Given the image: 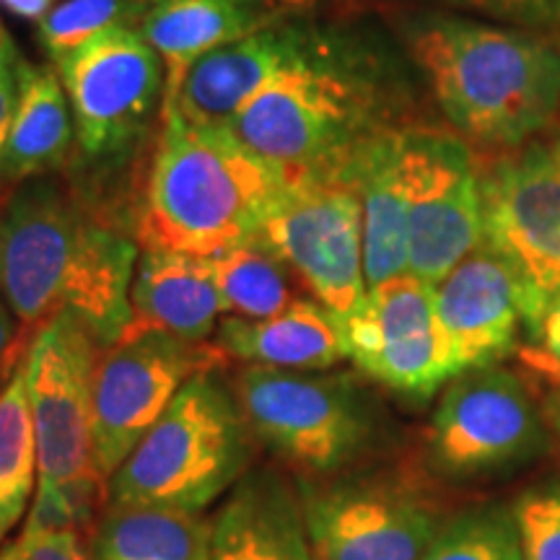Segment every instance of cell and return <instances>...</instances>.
I'll list each match as a JSON object with an SVG mask.
<instances>
[{
  "mask_svg": "<svg viewBox=\"0 0 560 560\" xmlns=\"http://www.w3.org/2000/svg\"><path fill=\"white\" fill-rule=\"evenodd\" d=\"M138 244L58 182H21L0 210V293L26 332L70 312L112 346L130 319Z\"/></svg>",
  "mask_w": 560,
  "mask_h": 560,
  "instance_id": "cell-1",
  "label": "cell"
},
{
  "mask_svg": "<svg viewBox=\"0 0 560 560\" xmlns=\"http://www.w3.org/2000/svg\"><path fill=\"white\" fill-rule=\"evenodd\" d=\"M405 42L446 122L472 149L511 151L552 128L560 109V47L552 37L423 16Z\"/></svg>",
  "mask_w": 560,
  "mask_h": 560,
  "instance_id": "cell-2",
  "label": "cell"
},
{
  "mask_svg": "<svg viewBox=\"0 0 560 560\" xmlns=\"http://www.w3.org/2000/svg\"><path fill=\"white\" fill-rule=\"evenodd\" d=\"M384 128L387 94L369 62L301 32L296 50L226 130L289 182L346 172Z\"/></svg>",
  "mask_w": 560,
  "mask_h": 560,
  "instance_id": "cell-3",
  "label": "cell"
},
{
  "mask_svg": "<svg viewBox=\"0 0 560 560\" xmlns=\"http://www.w3.org/2000/svg\"><path fill=\"white\" fill-rule=\"evenodd\" d=\"M161 138L132 240L143 252L215 257L257 234L285 179L226 128L161 109Z\"/></svg>",
  "mask_w": 560,
  "mask_h": 560,
  "instance_id": "cell-4",
  "label": "cell"
},
{
  "mask_svg": "<svg viewBox=\"0 0 560 560\" xmlns=\"http://www.w3.org/2000/svg\"><path fill=\"white\" fill-rule=\"evenodd\" d=\"M221 371L192 376L109 478V503L202 511L249 472L252 433Z\"/></svg>",
  "mask_w": 560,
  "mask_h": 560,
  "instance_id": "cell-5",
  "label": "cell"
},
{
  "mask_svg": "<svg viewBox=\"0 0 560 560\" xmlns=\"http://www.w3.org/2000/svg\"><path fill=\"white\" fill-rule=\"evenodd\" d=\"M102 348L75 314L60 312L39 327L24 361L37 433V480L62 488L89 537L100 522L96 509L109 499L91 429V382Z\"/></svg>",
  "mask_w": 560,
  "mask_h": 560,
  "instance_id": "cell-6",
  "label": "cell"
},
{
  "mask_svg": "<svg viewBox=\"0 0 560 560\" xmlns=\"http://www.w3.org/2000/svg\"><path fill=\"white\" fill-rule=\"evenodd\" d=\"M480 190L482 244L520 280L527 330L560 293V130L490 153Z\"/></svg>",
  "mask_w": 560,
  "mask_h": 560,
  "instance_id": "cell-7",
  "label": "cell"
},
{
  "mask_svg": "<svg viewBox=\"0 0 560 560\" xmlns=\"http://www.w3.org/2000/svg\"><path fill=\"white\" fill-rule=\"evenodd\" d=\"M231 387L257 444L306 478L338 472L371 439L366 402L340 374L247 363Z\"/></svg>",
  "mask_w": 560,
  "mask_h": 560,
  "instance_id": "cell-8",
  "label": "cell"
},
{
  "mask_svg": "<svg viewBox=\"0 0 560 560\" xmlns=\"http://www.w3.org/2000/svg\"><path fill=\"white\" fill-rule=\"evenodd\" d=\"M255 236L335 317H346L361 304L366 293L363 206L348 172L285 182Z\"/></svg>",
  "mask_w": 560,
  "mask_h": 560,
  "instance_id": "cell-9",
  "label": "cell"
},
{
  "mask_svg": "<svg viewBox=\"0 0 560 560\" xmlns=\"http://www.w3.org/2000/svg\"><path fill=\"white\" fill-rule=\"evenodd\" d=\"M408 195V272L439 285L482 244V161L465 138L441 128H400Z\"/></svg>",
  "mask_w": 560,
  "mask_h": 560,
  "instance_id": "cell-10",
  "label": "cell"
},
{
  "mask_svg": "<svg viewBox=\"0 0 560 560\" xmlns=\"http://www.w3.org/2000/svg\"><path fill=\"white\" fill-rule=\"evenodd\" d=\"M229 355L215 342H187L164 332L104 346L91 382L94 454L104 480L120 470L192 376L223 371Z\"/></svg>",
  "mask_w": 560,
  "mask_h": 560,
  "instance_id": "cell-11",
  "label": "cell"
},
{
  "mask_svg": "<svg viewBox=\"0 0 560 560\" xmlns=\"http://www.w3.org/2000/svg\"><path fill=\"white\" fill-rule=\"evenodd\" d=\"M548 444L545 418L520 376L501 366L446 382L429 429L431 462L454 478L514 470Z\"/></svg>",
  "mask_w": 560,
  "mask_h": 560,
  "instance_id": "cell-12",
  "label": "cell"
},
{
  "mask_svg": "<svg viewBox=\"0 0 560 560\" xmlns=\"http://www.w3.org/2000/svg\"><path fill=\"white\" fill-rule=\"evenodd\" d=\"M89 156H115L145 136L164 104L166 70L136 26H112L55 60Z\"/></svg>",
  "mask_w": 560,
  "mask_h": 560,
  "instance_id": "cell-13",
  "label": "cell"
},
{
  "mask_svg": "<svg viewBox=\"0 0 560 560\" xmlns=\"http://www.w3.org/2000/svg\"><path fill=\"white\" fill-rule=\"evenodd\" d=\"M338 322L348 359L397 395L431 400L457 376L433 285L412 272L371 285L361 304Z\"/></svg>",
  "mask_w": 560,
  "mask_h": 560,
  "instance_id": "cell-14",
  "label": "cell"
},
{
  "mask_svg": "<svg viewBox=\"0 0 560 560\" xmlns=\"http://www.w3.org/2000/svg\"><path fill=\"white\" fill-rule=\"evenodd\" d=\"M299 493L317 560H420L444 522L389 478H306Z\"/></svg>",
  "mask_w": 560,
  "mask_h": 560,
  "instance_id": "cell-15",
  "label": "cell"
},
{
  "mask_svg": "<svg viewBox=\"0 0 560 560\" xmlns=\"http://www.w3.org/2000/svg\"><path fill=\"white\" fill-rule=\"evenodd\" d=\"M433 301L457 374L495 366L520 350L522 285L509 265L486 244L433 285Z\"/></svg>",
  "mask_w": 560,
  "mask_h": 560,
  "instance_id": "cell-16",
  "label": "cell"
},
{
  "mask_svg": "<svg viewBox=\"0 0 560 560\" xmlns=\"http://www.w3.org/2000/svg\"><path fill=\"white\" fill-rule=\"evenodd\" d=\"M299 37V30L272 24L200 55L161 109H174L198 128H229L296 50Z\"/></svg>",
  "mask_w": 560,
  "mask_h": 560,
  "instance_id": "cell-17",
  "label": "cell"
},
{
  "mask_svg": "<svg viewBox=\"0 0 560 560\" xmlns=\"http://www.w3.org/2000/svg\"><path fill=\"white\" fill-rule=\"evenodd\" d=\"M210 560H317L299 488L276 467L244 475L213 520Z\"/></svg>",
  "mask_w": 560,
  "mask_h": 560,
  "instance_id": "cell-18",
  "label": "cell"
},
{
  "mask_svg": "<svg viewBox=\"0 0 560 560\" xmlns=\"http://www.w3.org/2000/svg\"><path fill=\"white\" fill-rule=\"evenodd\" d=\"M223 312L210 257L185 252H143L130 285V319L120 340L164 332L206 342Z\"/></svg>",
  "mask_w": 560,
  "mask_h": 560,
  "instance_id": "cell-19",
  "label": "cell"
},
{
  "mask_svg": "<svg viewBox=\"0 0 560 560\" xmlns=\"http://www.w3.org/2000/svg\"><path fill=\"white\" fill-rule=\"evenodd\" d=\"M276 21L278 9L268 0H153L136 30L164 62L166 100L200 55Z\"/></svg>",
  "mask_w": 560,
  "mask_h": 560,
  "instance_id": "cell-20",
  "label": "cell"
},
{
  "mask_svg": "<svg viewBox=\"0 0 560 560\" xmlns=\"http://www.w3.org/2000/svg\"><path fill=\"white\" fill-rule=\"evenodd\" d=\"M215 346L229 361L293 371H325L348 359L338 317L304 296L265 319L226 317L215 327Z\"/></svg>",
  "mask_w": 560,
  "mask_h": 560,
  "instance_id": "cell-21",
  "label": "cell"
},
{
  "mask_svg": "<svg viewBox=\"0 0 560 560\" xmlns=\"http://www.w3.org/2000/svg\"><path fill=\"white\" fill-rule=\"evenodd\" d=\"M363 206V278L366 289L408 272V195L400 128L389 125L361 145L346 170Z\"/></svg>",
  "mask_w": 560,
  "mask_h": 560,
  "instance_id": "cell-22",
  "label": "cell"
},
{
  "mask_svg": "<svg viewBox=\"0 0 560 560\" xmlns=\"http://www.w3.org/2000/svg\"><path fill=\"white\" fill-rule=\"evenodd\" d=\"M73 151V109L66 86L52 68L24 66L21 96L0 156V179L19 182L47 177L60 170Z\"/></svg>",
  "mask_w": 560,
  "mask_h": 560,
  "instance_id": "cell-23",
  "label": "cell"
},
{
  "mask_svg": "<svg viewBox=\"0 0 560 560\" xmlns=\"http://www.w3.org/2000/svg\"><path fill=\"white\" fill-rule=\"evenodd\" d=\"M213 522L200 511L109 503L89 537L91 560H210Z\"/></svg>",
  "mask_w": 560,
  "mask_h": 560,
  "instance_id": "cell-24",
  "label": "cell"
},
{
  "mask_svg": "<svg viewBox=\"0 0 560 560\" xmlns=\"http://www.w3.org/2000/svg\"><path fill=\"white\" fill-rule=\"evenodd\" d=\"M210 268L223 312L231 317L265 319L296 299V276L260 236L210 257Z\"/></svg>",
  "mask_w": 560,
  "mask_h": 560,
  "instance_id": "cell-25",
  "label": "cell"
},
{
  "mask_svg": "<svg viewBox=\"0 0 560 560\" xmlns=\"http://www.w3.org/2000/svg\"><path fill=\"white\" fill-rule=\"evenodd\" d=\"M39 478L37 433L26 392V366L0 389V535L5 537L24 516L26 503Z\"/></svg>",
  "mask_w": 560,
  "mask_h": 560,
  "instance_id": "cell-26",
  "label": "cell"
},
{
  "mask_svg": "<svg viewBox=\"0 0 560 560\" xmlns=\"http://www.w3.org/2000/svg\"><path fill=\"white\" fill-rule=\"evenodd\" d=\"M420 560H524L514 509L478 506L441 522Z\"/></svg>",
  "mask_w": 560,
  "mask_h": 560,
  "instance_id": "cell-27",
  "label": "cell"
},
{
  "mask_svg": "<svg viewBox=\"0 0 560 560\" xmlns=\"http://www.w3.org/2000/svg\"><path fill=\"white\" fill-rule=\"evenodd\" d=\"M153 0H66L39 21V39L58 60L112 26H136Z\"/></svg>",
  "mask_w": 560,
  "mask_h": 560,
  "instance_id": "cell-28",
  "label": "cell"
},
{
  "mask_svg": "<svg viewBox=\"0 0 560 560\" xmlns=\"http://www.w3.org/2000/svg\"><path fill=\"white\" fill-rule=\"evenodd\" d=\"M514 514L524 560H560V482L524 490Z\"/></svg>",
  "mask_w": 560,
  "mask_h": 560,
  "instance_id": "cell-29",
  "label": "cell"
},
{
  "mask_svg": "<svg viewBox=\"0 0 560 560\" xmlns=\"http://www.w3.org/2000/svg\"><path fill=\"white\" fill-rule=\"evenodd\" d=\"M444 3L509 21L516 30L560 37V0H444Z\"/></svg>",
  "mask_w": 560,
  "mask_h": 560,
  "instance_id": "cell-30",
  "label": "cell"
},
{
  "mask_svg": "<svg viewBox=\"0 0 560 560\" xmlns=\"http://www.w3.org/2000/svg\"><path fill=\"white\" fill-rule=\"evenodd\" d=\"M527 335L529 342L520 348L522 363L560 389V293L542 306Z\"/></svg>",
  "mask_w": 560,
  "mask_h": 560,
  "instance_id": "cell-31",
  "label": "cell"
},
{
  "mask_svg": "<svg viewBox=\"0 0 560 560\" xmlns=\"http://www.w3.org/2000/svg\"><path fill=\"white\" fill-rule=\"evenodd\" d=\"M16 542L24 560H91L89 537L79 529H24Z\"/></svg>",
  "mask_w": 560,
  "mask_h": 560,
  "instance_id": "cell-32",
  "label": "cell"
},
{
  "mask_svg": "<svg viewBox=\"0 0 560 560\" xmlns=\"http://www.w3.org/2000/svg\"><path fill=\"white\" fill-rule=\"evenodd\" d=\"M26 62L19 58L13 42L5 50H0V156H3L5 140H9L13 115H16L21 96V73Z\"/></svg>",
  "mask_w": 560,
  "mask_h": 560,
  "instance_id": "cell-33",
  "label": "cell"
},
{
  "mask_svg": "<svg viewBox=\"0 0 560 560\" xmlns=\"http://www.w3.org/2000/svg\"><path fill=\"white\" fill-rule=\"evenodd\" d=\"M0 3L16 16L30 21H42L52 9V0H0Z\"/></svg>",
  "mask_w": 560,
  "mask_h": 560,
  "instance_id": "cell-34",
  "label": "cell"
},
{
  "mask_svg": "<svg viewBox=\"0 0 560 560\" xmlns=\"http://www.w3.org/2000/svg\"><path fill=\"white\" fill-rule=\"evenodd\" d=\"M13 332H16V327H13L11 306L9 301L3 299V293H0V363H9L11 359Z\"/></svg>",
  "mask_w": 560,
  "mask_h": 560,
  "instance_id": "cell-35",
  "label": "cell"
},
{
  "mask_svg": "<svg viewBox=\"0 0 560 560\" xmlns=\"http://www.w3.org/2000/svg\"><path fill=\"white\" fill-rule=\"evenodd\" d=\"M548 416L552 420V425H556L558 433H560V389L552 392V397L548 402Z\"/></svg>",
  "mask_w": 560,
  "mask_h": 560,
  "instance_id": "cell-36",
  "label": "cell"
},
{
  "mask_svg": "<svg viewBox=\"0 0 560 560\" xmlns=\"http://www.w3.org/2000/svg\"><path fill=\"white\" fill-rule=\"evenodd\" d=\"M0 560H24V558H21V550H19L16 540L0 548Z\"/></svg>",
  "mask_w": 560,
  "mask_h": 560,
  "instance_id": "cell-37",
  "label": "cell"
},
{
  "mask_svg": "<svg viewBox=\"0 0 560 560\" xmlns=\"http://www.w3.org/2000/svg\"><path fill=\"white\" fill-rule=\"evenodd\" d=\"M11 45V39H9V34H5V30H3V24H0V50H5V47Z\"/></svg>",
  "mask_w": 560,
  "mask_h": 560,
  "instance_id": "cell-38",
  "label": "cell"
},
{
  "mask_svg": "<svg viewBox=\"0 0 560 560\" xmlns=\"http://www.w3.org/2000/svg\"><path fill=\"white\" fill-rule=\"evenodd\" d=\"M283 3H310V0H283Z\"/></svg>",
  "mask_w": 560,
  "mask_h": 560,
  "instance_id": "cell-39",
  "label": "cell"
}]
</instances>
